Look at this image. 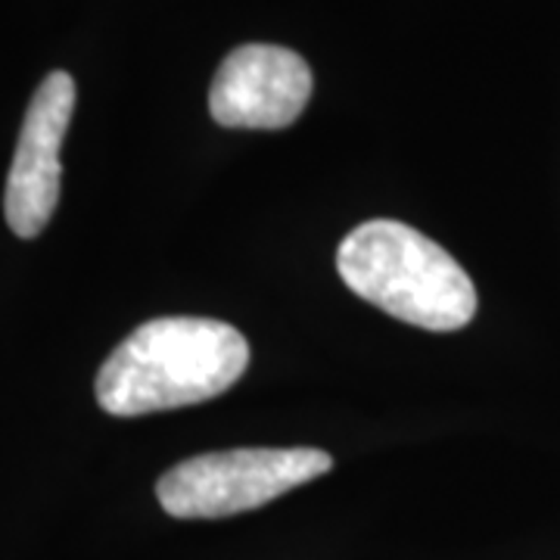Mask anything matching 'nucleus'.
<instances>
[{
  "label": "nucleus",
  "mask_w": 560,
  "mask_h": 560,
  "mask_svg": "<svg viewBox=\"0 0 560 560\" xmlns=\"http://www.w3.org/2000/svg\"><path fill=\"white\" fill-rule=\"evenodd\" d=\"M312 88V69L300 54L278 44H243L221 60L209 113L224 128L280 131L305 113Z\"/></svg>",
  "instance_id": "39448f33"
},
{
  "label": "nucleus",
  "mask_w": 560,
  "mask_h": 560,
  "mask_svg": "<svg viewBox=\"0 0 560 560\" xmlns=\"http://www.w3.org/2000/svg\"><path fill=\"white\" fill-rule=\"evenodd\" d=\"M334 467L320 448H234L180 460L156 486L165 514L215 521L256 511Z\"/></svg>",
  "instance_id": "7ed1b4c3"
},
{
  "label": "nucleus",
  "mask_w": 560,
  "mask_h": 560,
  "mask_svg": "<svg viewBox=\"0 0 560 560\" xmlns=\"http://www.w3.org/2000/svg\"><path fill=\"white\" fill-rule=\"evenodd\" d=\"M249 342L215 318L172 315L140 324L97 374V401L106 415L138 418L209 401L241 381Z\"/></svg>",
  "instance_id": "f257e3e1"
},
{
  "label": "nucleus",
  "mask_w": 560,
  "mask_h": 560,
  "mask_svg": "<svg viewBox=\"0 0 560 560\" xmlns=\"http://www.w3.org/2000/svg\"><path fill=\"white\" fill-rule=\"evenodd\" d=\"M75 113V81L69 72H50L40 81L22 119L16 156L10 165L3 212L16 237H38L60 202V150Z\"/></svg>",
  "instance_id": "20e7f679"
},
{
  "label": "nucleus",
  "mask_w": 560,
  "mask_h": 560,
  "mask_svg": "<svg viewBox=\"0 0 560 560\" xmlns=\"http://www.w3.org/2000/svg\"><path fill=\"white\" fill-rule=\"evenodd\" d=\"M342 283L386 315L448 334L477 315V287L440 243L393 219L364 221L337 249Z\"/></svg>",
  "instance_id": "f03ea898"
}]
</instances>
